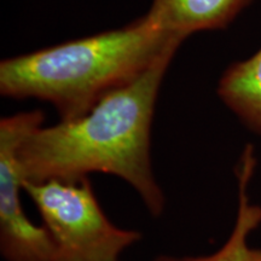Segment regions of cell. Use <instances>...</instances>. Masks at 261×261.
I'll return each instance as SVG.
<instances>
[{"instance_id":"6da1fadb","label":"cell","mask_w":261,"mask_h":261,"mask_svg":"<svg viewBox=\"0 0 261 261\" xmlns=\"http://www.w3.org/2000/svg\"><path fill=\"white\" fill-rule=\"evenodd\" d=\"M172 58L156 62L85 115L33 130L19 149L25 181L77 182L107 173L135 189L150 214L161 215L165 195L152 171L151 126Z\"/></svg>"},{"instance_id":"7a4b0ae2","label":"cell","mask_w":261,"mask_h":261,"mask_svg":"<svg viewBox=\"0 0 261 261\" xmlns=\"http://www.w3.org/2000/svg\"><path fill=\"white\" fill-rule=\"evenodd\" d=\"M182 41L144 15L126 27L6 58L0 63V93L45 100L61 120H73L174 56Z\"/></svg>"},{"instance_id":"3957f363","label":"cell","mask_w":261,"mask_h":261,"mask_svg":"<svg viewBox=\"0 0 261 261\" xmlns=\"http://www.w3.org/2000/svg\"><path fill=\"white\" fill-rule=\"evenodd\" d=\"M54 244L51 261H121L142 233L114 225L98 203L89 178L77 182H24Z\"/></svg>"},{"instance_id":"277c9868","label":"cell","mask_w":261,"mask_h":261,"mask_svg":"<svg viewBox=\"0 0 261 261\" xmlns=\"http://www.w3.org/2000/svg\"><path fill=\"white\" fill-rule=\"evenodd\" d=\"M44 120V113L32 110L0 121V250L6 261L52 259L54 244L47 228L33 223L21 202L25 179L19 149Z\"/></svg>"},{"instance_id":"5b68a950","label":"cell","mask_w":261,"mask_h":261,"mask_svg":"<svg viewBox=\"0 0 261 261\" xmlns=\"http://www.w3.org/2000/svg\"><path fill=\"white\" fill-rule=\"evenodd\" d=\"M250 0H152L146 15L185 40L196 32L226 27Z\"/></svg>"},{"instance_id":"8992f818","label":"cell","mask_w":261,"mask_h":261,"mask_svg":"<svg viewBox=\"0 0 261 261\" xmlns=\"http://www.w3.org/2000/svg\"><path fill=\"white\" fill-rule=\"evenodd\" d=\"M218 94L250 129L261 136V48L225 71Z\"/></svg>"},{"instance_id":"52a82bcc","label":"cell","mask_w":261,"mask_h":261,"mask_svg":"<svg viewBox=\"0 0 261 261\" xmlns=\"http://www.w3.org/2000/svg\"><path fill=\"white\" fill-rule=\"evenodd\" d=\"M156 261H241L238 256L231 248L227 246H223L218 252H215L207 256H185V257H173V256H163Z\"/></svg>"}]
</instances>
